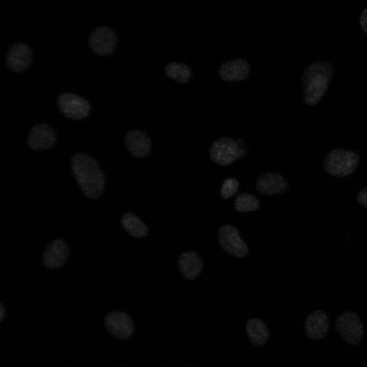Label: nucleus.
<instances>
[{
  "instance_id": "a878e982",
  "label": "nucleus",
  "mask_w": 367,
  "mask_h": 367,
  "mask_svg": "<svg viewBox=\"0 0 367 367\" xmlns=\"http://www.w3.org/2000/svg\"><path fill=\"white\" fill-rule=\"evenodd\" d=\"M6 310L3 303L0 302V322H2L5 317Z\"/></svg>"
},
{
  "instance_id": "39448f33",
  "label": "nucleus",
  "mask_w": 367,
  "mask_h": 367,
  "mask_svg": "<svg viewBox=\"0 0 367 367\" xmlns=\"http://www.w3.org/2000/svg\"><path fill=\"white\" fill-rule=\"evenodd\" d=\"M57 104L63 115L74 120L85 118L89 115L91 110L90 104L87 100L71 93L59 95Z\"/></svg>"
},
{
  "instance_id": "6e6552de",
  "label": "nucleus",
  "mask_w": 367,
  "mask_h": 367,
  "mask_svg": "<svg viewBox=\"0 0 367 367\" xmlns=\"http://www.w3.org/2000/svg\"><path fill=\"white\" fill-rule=\"evenodd\" d=\"M104 324L109 333L119 339L130 337L134 331L133 321L126 313L112 311L106 314Z\"/></svg>"
},
{
  "instance_id": "1a4fd4ad",
  "label": "nucleus",
  "mask_w": 367,
  "mask_h": 367,
  "mask_svg": "<svg viewBox=\"0 0 367 367\" xmlns=\"http://www.w3.org/2000/svg\"><path fill=\"white\" fill-rule=\"evenodd\" d=\"M208 154L210 159L215 163L221 166L229 165L238 159L237 142L229 137L219 138L211 145Z\"/></svg>"
},
{
  "instance_id": "9b49d317",
  "label": "nucleus",
  "mask_w": 367,
  "mask_h": 367,
  "mask_svg": "<svg viewBox=\"0 0 367 367\" xmlns=\"http://www.w3.org/2000/svg\"><path fill=\"white\" fill-rule=\"evenodd\" d=\"M33 53L26 44L17 43L13 44L7 52L6 62L8 68L14 72H22L31 64Z\"/></svg>"
},
{
  "instance_id": "f8f14e48",
  "label": "nucleus",
  "mask_w": 367,
  "mask_h": 367,
  "mask_svg": "<svg viewBox=\"0 0 367 367\" xmlns=\"http://www.w3.org/2000/svg\"><path fill=\"white\" fill-rule=\"evenodd\" d=\"M56 141L55 131L45 123H38L34 125L27 138L29 147L36 151L49 149L54 145Z\"/></svg>"
},
{
  "instance_id": "f03ea898",
  "label": "nucleus",
  "mask_w": 367,
  "mask_h": 367,
  "mask_svg": "<svg viewBox=\"0 0 367 367\" xmlns=\"http://www.w3.org/2000/svg\"><path fill=\"white\" fill-rule=\"evenodd\" d=\"M334 69L332 64L325 60L312 62L304 70L301 84L304 90L303 101L309 107L317 105L326 93Z\"/></svg>"
},
{
  "instance_id": "20e7f679",
  "label": "nucleus",
  "mask_w": 367,
  "mask_h": 367,
  "mask_svg": "<svg viewBox=\"0 0 367 367\" xmlns=\"http://www.w3.org/2000/svg\"><path fill=\"white\" fill-rule=\"evenodd\" d=\"M335 327L338 335L348 344L356 345L362 339L363 327L359 317L352 311H345L336 318Z\"/></svg>"
},
{
  "instance_id": "412c9836",
  "label": "nucleus",
  "mask_w": 367,
  "mask_h": 367,
  "mask_svg": "<svg viewBox=\"0 0 367 367\" xmlns=\"http://www.w3.org/2000/svg\"><path fill=\"white\" fill-rule=\"evenodd\" d=\"M235 209L241 213L255 212L260 208V202L254 195L244 192L239 194L234 201Z\"/></svg>"
},
{
  "instance_id": "a211bd4d",
  "label": "nucleus",
  "mask_w": 367,
  "mask_h": 367,
  "mask_svg": "<svg viewBox=\"0 0 367 367\" xmlns=\"http://www.w3.org/2000/svg\"><path fill=\"white\" fill-rule=\"evenodd\" d=\"M245 329L250 343L254 346L264 345L269 338L268 328L264 322L259 318L248 320Z\"/></svg>"
},
{
  "instance_id": "2eb2a0df",
  "label": "nucleus",
  "mask_w": 367,
  "mask_h": 367,
  "mask_svg": "<svg viewBox=\"0 0 367 367\" xmlns=\"http://www.w3.org/2000/svg\"><path fill=\"white\" fill-rule=\"evenodd\" d=\"M250 66L247 61L243 59L229 60L222 63L219 69L221 79L227 82L242 81L248 76Z\"/></svg>"
},
{
  "instance_id": "393cba45",
  "label": "nucleus",
  "mask_w": 367,
  "mask_h": 367,
  "mask_svg": "<svg viewBox=\"0 0 367 367\" xmlns=\"http://www.w3.org/2000/svg\"><path fill=\"white\" fill-rule=\"evenodd\" d=\"M359 23L362 30L367 34V8L361 12L359 17Z\"/></svg>"
},
{
  "instance_id": "9d476101",
  "label": "nucleus",
  "mask_w": 367,
  "mask_h": 367,
  "mask_svg": "<svg viewBox=\"0 0 367 367\" xmlns=\"http://www.w3.org/2000/svg\"><path fill=\"white\" fill-rule=\"evenodd\" d=\"M69 252V246L66 241L55 239L45 248L42 254L43 263L48 269H59L67 261Z\"/></svg>"
},
{
  "instance_id": "4be33fe9",
  "label": "nucleus",
  "mask_w": 367,
  "mask_h": 367,
  "mask_svg": "<svg viewBox=\"0 0 367 367\" xmlns=\"http://www.w3.org/2000/svg\"><path fill=\"white\" fill-rule=\"evenodd\" d=\"M240 183L237 179L229 177L223 182L220 189V196L225 200L232 197L238 191Z\"/></svg>"
},
{
  "instance_id": "dca6fc26",
  "label": "nucleus",
  "mask_w": 367,
  "mask_h": 367,
  "mask_svg": "<svg viewBox=\"0 0 367 367\" xmlns=\"http://www.w3.org/2000/svg\"><path fill=\"white\" fill-rule=\"evenodd\" d=\"M329 330L327 315L321 310H316L308 315L305 321V331L307 336L312 340L324 337Z\"/></svg>"
},
{
  "instance_id": "5701e85b",
  "label": "nucleus",
  "mask_w": 367,
  "mask_h": 367,
  "mask_svg": "<svg viewBox=\"0 0 367 367\" xmlns=\"http://www.w3.org/2000/svg\"><path fill=\"white\" fill-rule=\"evenodd\" d=\"M356 200L360 205L367 208V187L361 189L357 193Z\"/></svg>"
},
{
  "instance_id": "6ab92c4d",
  "label": "nucleus",
  "mask_w": 367,
  "mask_h": 367,
  "mask_svg": "<svg viewBox=\"0 0 367 367\" xmlns=\"http://www.w3.org/2000/svg\"><path fill=\"white\" fill-rule=\"evenodd\" d=\"M120 222L124 229L134 237L142 238L148 234V229L146 225L137 216L132 213L124 214Z\"/></svg>"
},
{
  "instance_id": "4468645a",
  "label": "nucleus",
  "mask_w": 367,
  "mask_h": 367,
  "mask_svg": "<svg viewBox=\"0 0 367 367\" xmlns=\"http://www.w3.org/2000/svg\"><path fill=\"white\" fill-rule=\"evenodd\" d=\"M124 142L128 150L136 157H146L150 153L151 141L148 135L142 130L135 129L127 132Z\"/></svg>"
},
{
  "instance_id": "423d86ee",
  "label": "nucleus",
  "mask_w": 367,
  "mask_h": 367,
  "mask_svg": "<svg viewBox=\"0 0 367 367\" xmlns=\"http://www.w3.org/2000/svg\"><path fill=\"white\" fill-rule=\"evenodd\" d=\"M218 239L221 248L229 254L237 257H245L248 253V247L233 226L226 224L221 227Z\"/></svg>"
},
{
  "instance_id": "0eeeda50",
  "label": "nucleus",
  "mask_w": 367,
  "mask_h": 367,
  "mask_svg": "<svg viewBox=\"0 0 367 367\" xmlns=\"http://www.w3.org/2000/svg\"><path fill=\"white\" fill-rule=\"evenodd\" d=\"M88 42L90 49L95 54L104 57L114 52L118 39L112 29L107 27H100L93 30Z\"/></svg>"
},
{
  "instance_id": "b1692460",
  "label": "nucleus",
  "mask_w": 367,
  "mask_h": 367,
  "mask_svg": "<svg viewBox=\"0 0 367 367\" xmlns=\"http://www.w3.org/2000/svg\"><path fill=\"white\" fill-rule=\"evenodd\" d=\"M236 142L238 150V159H239L245 155L247 151V147L246 144L242 139H238Z\"/></svg>"
},
{
  "instance_id": "f257e3e1",
  "label": "nucleus",
  "mask_w": 367,
  "mask_h": 367,
  "mask_svg": "<svg viewBox=\"0 0 367 367\" xmlns=\"http://www.w3.org/2000/svg\"><path fill=\"white\" fill-rule=\"evenodd\" d=\"M71 168L84 194L92 199L99 198L105 186V178L98 162L88 154L78 153L71 160Z\"/></svg>"
},
{
  "instance_id": "7ed1b4c3",
  "label": "nucleus",
  "mask_w": 367,
  "mask_h": 367,
  "mask_svg": "<svg viewBox=\"0 0 367 367\" xmlns=\"http://www.w3.org/2000/svg\"><path fill=\"white\" fill-rule=\"evenodd\" d=\"M324 168L329 175L337 177L352 174L359 164L358 154L351 150L336 148L330 151L325 157Z\"/></svg>"
},
{
  "instance_id": "f3484780",
  "label": "nucleus",
  "mask_w": 367,
  "mask_h": 367,
  "mask_svg": "<svg viewBox=\"0 0 367 367\" xmlns=\"http://www.w3.org/2000/svg\"><path fill=\"white\" fill-rule=\"evenodd\" d=\"M178 270L188 280H194L200 274L203 268V263L197 254L193 251L182 253L177 261Z\"/></svg>"
},
{
  "instance_id": "ddd939ff",
  "label": "nucleus",
  "mask_w": 367,
  "mask_h": 367,
  "mask_svg": "<svg viewBox=\"0 0 367 367\" xmlns=\"http://www.w3.org/2000/svg\"><path fill=\"white\" fill-rule=\"evenodd\" d=\"M255 189L261 194L273 195L286 192L289 189V184L282 175L274 172H266L257 179Z\"/></svg>"
},
{
  "instance_id": "aec40b11",
  "label": "nucleus",
  "mask_w": 367,
  "mask_h": 367,
  "mask_svg": "<svg viewBox=\"0 0 367 367\" xmlns=\"http://www.w3.org/2000/svg\"><path fill=\"white\" fill-rule=\"evenodd\" d=\"M164 71L169 78L180 84L188 83L192 76L190 67L185 63L177 61L169 62L165 67Z\"/></svg>"
}]
</instances>
